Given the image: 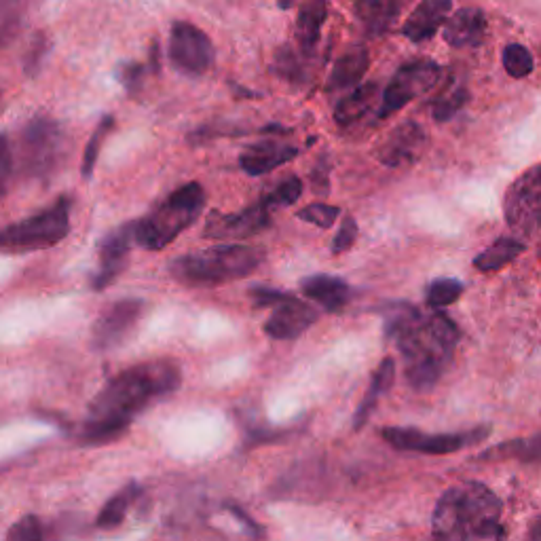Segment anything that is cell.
<instances>
[{"mask_svg": "<svg viewBox=\"0 0 541 541\" xmlns=\"http://www.w3.org/2000/svg\"><path fill=\"white\" fill-rule=\"evenodd\" d=\"M180 387V368L172 362L138 364L110 379L89 404L79 442L100 446L119 440L134 419L153 402Z\"/></svg>", "mask_w": 541, "mask_h": 541, "instance_id": "obj_1", "label": "cell"}, {"mask_svg": "<svg viewBox=\"0 0 541 541\" xmlns=\"http://www.w3.org/2000/svg\"><path fill=\"white\" fill-rule=\"evenodd\" d=\"M385 337L396 345L406 383L419 394L432 389L449 370L459 330L440 309L421 311L408 303H389L383 309Z\"/></svg>", "mask_w": 541, "mask_h": 541, "instance_id": "obj_2", "label": "cell"}, {"mask_svg": "<svg viewBox=\"0 0 541 541\" xmlns=\"http://www.w3.org/2000/svg\"><path fill=\"white\" fill-rule=\"evenodd\" d=\"M501 514L503 503L487 484L459 482L436 503L432 541H506Z\"/></svg>", "mask_w": 541, "mask_h": 541, "instance_id": "obj_3", "label": "cell"}, {"mask_svg": "<svg viewBox=\"0 0 541 541\" xmlns=\"http://www.w3.org/2000/svg\"><path fill=\"white\" fill-rule=\"evenodd\" d=\"M265 260V252L254 246H216L174 258L170 275L189 288H212L252 275Z\"/></svg>", "mask_w": 541, "mask_h": 541, "instance_id": "obj_4", "label": "cell"}, {"mask_svg": "<svg viewBox=\"0 0 541 541\" xmlns=\"http://www.w3.org/2000/svg\"><path fill=\"white\" fill-rule=\"evenodd\" d=\"M205 208V191L199 182H189L167 195L161 203L136 220V244L144 250H163L189 229Z\"/></svg>", "mask_w": 541, "mask_h": 541, "instance_id": "obj_5", "label": "cell"}, {"mask_svg": "<svg viewBox=\"0 0 541 541\" xmlns=\"http://www.w3.org/2000/svg\"><path fill=\"white\" fill-rule=\"evenodd\" d=\"M72 199L60 197L49 208L36 212L0 231V252L28 254L60 244L70 233Z\"/></svg>", "mask_w": 541, "mask_h": 541, "instance_id": "obj_6", "label": "cell"}, {"mask_svg": "<svg viewBox=\"0 0 541 541\" xmlns=\"http://www.w3.org/2000/svg\"><path fill=\"white\" fill-rule=\"evenodd\" d=\"M66 151L64 127L47 117H32L20 136V163L28 178L47 180L58 172L60 161Z\"/></svg>", "mask_w": 541, "mask_h": 541, "instance_id": "obj_7", "label": "cell"}, {"mask_svg": "<svg viewBox=\"0 0 541 541\" xmlns=\"http://www.w3.org/2000/svg\"><path fill=\"white\" fill-rule=\"evenodd\" d=\"M491 434L489 425H480L465 432L451 434H427L413 427H383L381 436L387 444L394 446L396 451L406 453H421V455H451L463 449H470L484 442Z\"/></svg>", "mask_w": 541, "mask_h": 541, "instance_id": "obj_8", "label": "cell"}, {"mask_svg": "<svg viewBox=\"0 0 541 541\" xmlns=\"http://www.w3.org/2000/svg\"><path fill=\"white\" fill-rule=\"evenodd\" d=\"M440 66L429 60H417L404 64L396 70L394 77L383 91V100L379 108V119H387L389 115L398 113L408 102L423 96L440 81Z\"/></svg>", "mask_w": 541, "mask_h": 541, "instance_id": "obj_9", "label": "cell"}, {"mask_svg": "<svg viewBox=\"0 0 541 541\" xmlns=\"http://www.w3.org/2000/svg\"><path fill=\"white\" fill-rule=\"evenodd\" d=\"M506 222L518 235H533L541 225V163L522 174L506 193Z\"/></svg>", "mask_w": 541, "mask_h": 541, "instance_id": "obj_10", "label": "cell"}, {"mask_svg": "<svg viewBox=\"0 0 541 541\" xmlns=\"http://www.w3.org/2000/svg\"><path fill=\"white\" fill-rule=\"evenodd\" d=\"M214 43L199 26L174 22L170 32V60L186 77H201L214 64Z\"/></svg>", "mask_w": 541, "mask_h": 541, "instance_id": "obj_11", "label": "cell"}, {"mask_svg": "<svg viewBox=\"0 0 541 541\" xmlns=\"http://www.w3.org/2000/svg\"><path fill=\"white\" fill-rule=\"evenodd\" d=\"M271 210L273 205L265 197H260L256 203L248 205L246 210H239L235 214H222L212 212L205 222L203 237L205 239H229L241 241L263 233L271 225Z\"/></svg>", "mask_w": 541, "mask_h": 541, "instance_id": "obj_12", "label": "cell"}, {"mask_svg": "<svg viewBox=\"0 0 541 541\" xmlns=\"http://www.w3.org/2000/svg\"><path fill=\"white\" fill-rule=\"evenodd\" d=\"M144 313L140 298L113 303L102 311V315L91 328V343L96 349H113L127 339V334L136 328Z\"/></svg>", "mask_w": 541, "mask_h": 541, "instance_id": "obj_13", "label": "cell"}, {"mask_svg": "<svg viewBox=\"0 0 541 541\" xmlns=\"http://www.w3.org/2000/svg\"><path fill=\"white\" fill-rule=\"evenodd\" d=\"M136 241V222H127V225H121L119 229L110 231L102 241H100V267L91 279V288L93 290H106L110 284L117 282V277L125 271L127 267V258L129 250H132V244Z\"/></svg>", "mask_w": 541, "mask_h": 541, "instance_id": "obj_14", "label": "cell"}, {"mask_svg": "<svg viewBox=\"0 0 541 541\" xmlns=\"http://www.w3.org/2000/svg\"><path fill=\"white\" fill-rule=\"evenodd\" d=\"M317 322V311L296 296L284 298L273 307V313L265 322L263 330L275 341H292Z\"/></svg>", "mask_w": 541, "mask_h": 541, "instance_id": "obj_15", "label": "cell"}, {"mask_svg": "<svg viewBox=\"0 0 541 541\" xmlns=\"http://www.w3.org/2000/svg\"><path fill=\"white\" fill-rule=\"evenodd\" d=\"M423 144H425L423 127L415 121H406L400 123L394 132L383 140L377 151V157L387 167L408 165L423 153Z\"/></svg>", "mask_w": 541, "mask_h": 541, "instance_id": "obj_16", "label": "cell"}, {"mask_svg": "<svg viewBox=\"0 0 541 541\" xmlns=\"http://www.w3.org/2000/svg\"><path fill=\"white\" fill-rule=\"evenodd\" d=\"M453 9L451 0H423L415 7V11L406 17V24L402 28L404 36L413 43L429 41L440 30V26L449 20V13Z\"/></svg>", "mask_w": 541, "mask_h": 541, "instance_id": "obj_17", "label": "cell"}, {"mask_svg": "<svg viewBox=\"0 0 541 541\" xmlns=\"http://www.w3.org/2000/svg\"><path fill=\"white\" fill-rule=\"evenodd\" d=\"M296 157H298L296 146L279 142H258L241 153L239 167L248 176H263L277 170V167L290 163Z\"/></svg>", "mask_w": 541, "mask_h": 541, "instance_id": "obj_18", "label": "cell"}, {"mask_svg": "<svg viewBox=\"0 0 541 541\" xmlns=\"http://www.w3.org/2000/svg\"><path fill=\"white\" fill-rule=\"evenodd\" d=\"M484 36H487V17L480 9H459L444 24V41L455 49L478 47Z\"/></svg>", "mask_w": 541, "mask_h": 541, "instance_id": "obj_19", "label": "cell"}, {"mask_svg": "<svg viewBox=\"0 0 541 541\" xmlns=\"http://www.w3.org/2000/svg\"><path fill=\"white\" fill-rule=\"evenodd\" d=\"M301 290L311 301L320 303L328 313H339L351 301L353 290L341 277L334 275H311L301 282Z\"/></svg>", "mask_w": 541, "mask_h": 541, "instance_id": "obj_20", "label": "cell"}, {"mask_svg": "<svg viewBox=\"0 0 541 541\" xmlns=\"http://www.w3.org/2000/svg\"><path fill=\"white\" fill-rule=\"evenodd\" d=\"M328 17V3L326 0H305L303 7L298 9L296 17V43L305 55H311L320 43V34Z\"/></svg>", "mask_w": 541, "mask_h": 541, "instance_id": "obj_21", "label": "cell"}, {"mask_svg": "<svg viewBox=\"0 0 541 541\" xmlns=\"http://www.w3.org/2000/svg\"><path fill=\"white\" fill-rule=\"evenodd\" d=\"M370 66V53L364 47H353L334 64L330 77H328V91H341L360 85L364 74Z\"/></svg>", "mask_w": 541, "mask_h": 541, "instance_id": "obj_22", "label": "cell"}, {"mask_svg": "<svg viewBox=\"0 0 541 541\" xmlns=\"http://www.w3.org/2000/svg\"><path fill=\"white\" fill-rule=\"evenodd\" d=\"M402 0H356V13L368 34H383L396 24Z\"/></svg>", "mask_w": 541, "mask_h": 541, "instance_id": "obj_23", "label": "cell"}, {"mask_svg": "<svg viewBox=\"0 0 541 541\" xmlns=\"http://www.w3.org/2000/svg\"><path fill=\"white\" fill-rule=\"evenodd\" d=\"M394 379H396V362L391 358H385L375 370V375H372L370 387L356 410V417H353V429H362L366 425V421L372 415V410L377 408L381 396L387 394L391 385H394Z\"/></svg>", "mask_w": 541, "mask_h": 541, "instance_id": "obj_24", "label": "cell"}, {"mask_svg": "<svg viewBox=\"0 0 541 541\" xmlns=\"http://www.w3.org/2000/svg\"><path fill=\"white\" fill-rule=\"evenodd\" d=\"M379 96L377 83H364L353 89L349 96H345L337 106H334V121L341 127H349L360 121L368 110L372 108Z\"/></svg>", "mask_w": 541, "mask_h": 541, "instance_id": "obj_25", "label": "cell"}, {"mask_svg": "<svg viewBox=\"0 0 541 541\" xmlns=\"http://www.w3.org/2000/svg\"><path fill=\"white\" fill-rule=\"evenodd\" d=\"M144 489L140 487L138 482H129L127 487H123L119 493H115L106 501V506L100 510L96 525L98 529H115L119 527L121 522L125 520L129 508L134 506V503L142 497Z\"/></svg>", "mask_w": 541, "mask_h": 541, "instance_id": "obj_26", "label": "cell"}, {"mask_svg": "<svg viewBox=\"0 0 541 541\" xmlns=\"http://www.w3.org/2000/svg\"><path fill=\"white\" fill-rule=\"evenodd\" d=\"M525 244L520 239L514 237H501L497 239L493 246H489L482 254L474 258V267L482 273H491L499 271L506 265H510L512 260H516L522 252H525Z\"/></svg>", "mask_w": 541, "mask_h": 541, "instance_id": "obj_27", "label": "cell"}, {"mask_svg": "<svg viewBox=\"0 0 541 541\" xmlns=\"http://www.w3.org/2000/svg\"><path fill=\"white\" fill-rule=\"evenodd\" d=\"M478 459L482 461H499V459H518L520 463H541V432L525 438L503 442L495 449L482 453Z\"/></svg>", "mask_w": 541, "mask_h": 541, "instance_id": "obj_28", "label": "cell"}, {"mask_svg": "<svg viewBox=\"0 0 541 541\" xmlns=\"http://www.w3.org/2000/svg\"><path fill=\"white\" fill-rule=\"evenodd\" d=\"M30 0H0V47L11 43L26 24Z\"/></svg>", "mask_w": 541, "mask_h": 541, "instance_id": "obj_29", "label": "cell"}, {"mask_svg": "<svg viewBox=\"0 0 541 541\" xmlns=\"http://www.w3.org/2000/svg\"><path fill=\"white\" fill-rule=\"evenodd\" d=\"M115 127V117L113 115H104L98 123V127L93 129V134L85 146V153H83V161H81V174L85 180H89L93 176V170H96L98 165V159H100V151H102V144L106 142V138L110 136V132H113Z\"/></svg>", "mask_w": 541, "mask_h": 541, "instance_id": "obj_30", "label": "cell"}, {"mask_svg": "<svg viewBox=\"0 0 541 541\" xmlns=\"http://www.w3.org/2000/svg\"><path fill=\"white\" fill-rule=\"evenodd\" d=\"M461 292H463V284L459 282V279H453V277L434 279V282L427 286V292H425L427 307L429 309L449 307L457 301Z\"/></svg>", "mask_w": 541, "mask_h": 541, "instance_id": "obj_31", "label": "cell"}, {"mask_svg": "<svg viewBox=\"0 0 541 541\" xmlns=\"http://www.w3.org/2000/svg\"><path fill=\"white\" fill-rule=\"evenodd\" d=\"M503 68L512 79H525L533 72L535 60L525 45L514 43L503 49Z\"/></svg>", "mask_w": 541, "mask_h": 541, "instance_id": "obj_32", "label": "cell"}, {"mask_svg": "<svg viewBox=\"0 0 541 541\" xmlns=\"http://www.w3.org/2000/svg\"><path fill=\"white\" fill-rule=\"evenodd\" d=\"M49 49H51L49 36L45 32H36V36H34L30 47H28V51H26V58H24V72H26V77L34 79L36 74H39L43 70V64L47 60Z\"/></svg>", "mask_w": 541, "mask_h": 541, "instance_id": "obj_33", "label": "cell"}, {"mask_svg": "<svg viewBox=\"0 0 541 541\" xmlns=\"http://www.w3.org/2000/svg\"><path fill=\"white\" fill-rule=\"evenodd\" d=\"M339 214L341 210L337 208V205H328V203H311L307 205V208L296 212L298 218L320 229H330L334 222H337Z\"/></svg>", "mask_w": 541, "mask_h": 541, "instance_id": "obj_34", "label": "cell"}, {"mask_svg": "<svg viewBox=\"0 0 541 541\" xmlns=\"http://www.w3.org/2000/svg\"><path fill=\"white\" fill-rule=\"evenodd\" d=\"M470 100V91L465 87H457L451 93H446L436 104H434V119L436 121H451L459 110L468 104Z\"/></svg>", "mask_w": 541, "mask_h": 541, "instance_id": "obj_35", "label": "cell"}, {"mask_svg": "<svg viewBox=\"0 0 541 541\" xmlns=\"http://www.w3.org/2000/svg\"><path fill=\"white\" fill-rule=\"evenodd\" d=\"M5 541H45L43 522L34 514H28L17 520L15 525L7 531Z\"/></svg>", "mask_w": 541, "mask_h": 541, "instance_id": "obj_36", "label": "cell"}, {"mask_svg": "<svg viewBox=\"0 0 541 541\" xmlns=\"http://www.w3.org/2000/svg\"><path fill=\"white\" fill-rule=\"evenodd\" d=\"M303 195V180L290 176L279 182L271 193H267V199L271 201L273 208H288V205L296 203Z\"/></svg>", "mask_w": 541, "mask_h": 541, "instance_id": "obj_37", "label": "cell"}, {"mask_svg": "<svg viewBox=\"0 0 541 541\" xmlns=\"http://www.w3.org/2000/svg\"><path fill=\"white\" fill-rule=\"evenodd\" d=\"M275 70L282 79L290 83H301L305 79V68L301 64V58L294 53V49L284 47L282 51H277L275 58Z\"/></svg>", "mask_w": 541, "mask_h": 541, "instance_id": "obj_38", "label": "cell"}, {"mask_svg": "<svg viewBox=\"0 0 541 541\" xmlns=\"http://www.w3.org/2000/svg\"><path fill=\"white\" fill-rule=\"evenodd\" d=\"M244 134V129H237L233 125H222V123H208V125H201L197 127L195 132L189 134V144L193 146H201V144H208L216 138H231V136H239Z\"/></svg>", "mask_w": 541, "mask_h": 541, "instance_id": "obj_39", "label": "cell"}, {"mask_svg": "<svg viewBox=\"0 0 541 541\" xmlns=\"http://www.w3.org/2000/svg\"><path fill=\"white\" fill-rule=\"evenodd\" d=\"M13 176V148L7 134H0V201L9 193V184Z\"/></svg>", "mask_w": 541, "mask_h": 541, "instance_id": "obj_40", "label": "cell"}, {"mask_svg": "<svg viewBox=\"0 0 541 541\" xmlns=\"http://www.w3.org/2000/svg\"><path fill=\"white\" fill-rule=\"evenodd\" d=\"M356 237H358V222H356V218L345 216L337 237H334V241H332V254L347 252L353 244H356Z\"/></svg>", "mask_w": 541, "mask_h": 541, "instance_id": "obj_41", "label": "cell"}, {"mask_svg": "<svg viewBox=\"0 0 541 541\" xmlns=\"http://www.w3.org/2000/svg\"><path fill=\"white\" fill-rule=\"evenodd\" d=\"M144 74H146V64L129 62V64H123L119 68V81L129 93H136L140 89V85H142Z\"/></svg>", "mask_w": 541, "mask_h": 541, "instance_id": "obj_42", "label": "cell"}, {"mask_svg": "<svg viewBox=\"0 0 541 541\" xmlns=\"http://www.w3.org/2000/svg\"><path fill=\"white\" fill-rule=\"evenodd\" d=\"M250 296H252V301L256 303V307H275L277 303H282L284 298H288L290 294L282 292V290L267 288V286H256V288L250 290Z\"/></svg>", "mask_w": 541, "mask_h": 541, "instance_id": "obj_43", "label": "cell"}, {"mask_svg": "<svg viewBox=\"0 0 541 541\" xmlns=\"http://www.w3.org/2000/svg\"><path fill=\"white\" fill-rule=\"evenodd\" d=\"M311 182L317 193H322V195L328 193V165L324 159H320V163H317L315 170L311 172Z\"/></svg>", "mask_w": 541, "mask_h": 541, "instance_id": "obj_44", "label": "cell"}, {"mask_svg": "<svg viewBox=\"0 0 541 541\" xmlns=\"http://www.w3.org/2000/svg\"><path fill=\"white\" fill-rule=\"evenodd\" d=\"M227 510L237 518V520H241V522H244V525L250 529V531H254V535H260V527L256 525V522L244 512V510H241L239 506H233V503H229V506H227Z\"/></svg>", "mask_w": 541, "mask_h": 541, "instance_id": "obj_45", "label": "cell"}, {"mask_svg": "<svg viewBox=\"0 0 541 541\" xmlns=\"http://www.w3.org/2000/svg\"><path fill=\"white\" fill-rule=\"evenodd\" d=\"M159 68H161V64H159V45H157V41H155V43L151 45V70L157 74Z\"/></svg>", "mask_w": 541, "mask_h": 541, "instance_id": "obj_46", "label": "cell"}, {"mask_svg": "<svg viewBox=\"0 0 541 541\" xmlns=\"http://www.w3.org/2000/svg\"><path fill=\"white\" fill-rule=\"evenodd\" d=\"M525 541H541V516L535 520V525L529 531V537Z\"/></svg>", "mask_w": 541, "mask_h": 541, "instance_id": "obj_47", "label": "cell"}, {"mask_svg": "<svg viewBox=\"0 0 541 541\" xmlns=\"http://www.w3.org/2000/svg\"><path fill=\"white\" fill-rule=\"evenodd\" d=\"M275 3H277V7L279 9H284V11H288L294 3H296V0H275Z\"/></svg>", "mask_w": 541, "mask_h": 541, "instance_id": "obj_48", "label": "cell"}, {"mask_svg": "<svg viewBox=\"0 0 541 541\" xmlns=\"http://www.w3.org/2000/svg\"><path fill=\"white\" fill-rule=\"evenodd\" d=\"M0 98H3V87H0Z\"/></svg>", "mask_w": 541, "mask_h": 541, "instance_id": "obj_49", "label": "cell"}, {"mask_svg": "<svg viewBox=\"0 0 541 541\" xmlns=\"http://www.w3.org/2000/svg\"><path fill=\"white\" fill-rule=\"evenodd\" d=\"M539 256H541V248H539Z\"/></svg>", "mask_w": 541, "mask_h": 541, "instance_id": "obj_50", "label": "cell"}]
</instances>
